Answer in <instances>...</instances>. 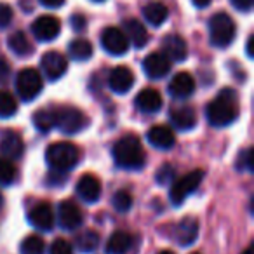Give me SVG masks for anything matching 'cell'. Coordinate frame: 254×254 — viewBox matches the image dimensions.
Instances as JSON below:
<instances>
[{"mask_svg":"<svg viewBox=\"0 0 254 254\" xmlns=\"http://www.w3.org/2000/svg\"><path fill=\"white\" fill-rule=\"evenodd\" d=\"M61 32V21L54 16H40L33 21L32 33L39 42H51Z\"/></svg>","mask_w":254,"mask_h":254,"instance_id":"obj_10","label":"cell"},{"mask_svg":"<svg viewBox=\"0 0 254 254\" xmlns=\"http://www.w3.org/2000/svg\"><path fill=\"white\" fill-rule=\"evenodd\" d=\"M12 21V7L7 4H0V30L7 28Z\"/></svg>","mask_w":254,"mask_h":254,"instance_id":"obj_36","label":"cell"},{"mask_svg":"<svg viewBox=\"0 0 254 254\" xmlns=\"http://www.w3.org/2000/svg\"><path fill=\"white\" fill-rule=\"evenodd\" d=\"M19 251H21V254H44L46 253V244H44L42 237L30 235L21 242Z\"/></svg>","mask_w":254,"mask_h":254,"instance_id":"obj_31","label":"cell"},{"mask_svg":"<svg viewBox=\"0 0 254 254\" xmlns=\"http://www.w3.org/2000/svg\"><path fill=\"white\" fill-rule=\"evenodd\" d=\"M101 46L110 56H124L129 51V40L120 28L108 26L101 33Z\"/></svg>","mask_w":254,"mask_h":254,"instance_id":"obj_8","label":"cell"},{"mask_svg":"<svg viewBox=\"0 0 254 254\" xmlns=\"http://www.w3.org/2000/svg\"><path fill=\"white\" fill-rule=\"evenodd\" d=\"M113 160L122 169H141L146 162V153L136 136H124L112 148Z\"/></svg>","mask_w":254,"mask_h":254,"instance_id":"obj_2","label":"cell"},{"mask_svg":"<svg viewBox=\"0 0 254 254\" xmlns=\"http://www.w3.org/2000/svg\"><path fill=\"white\" fill-rule=\"evenodd\" d=\"M230 2H232L233 7L240 12H249L254 4V0H230Z\"/></svg>","mask_w":254,"mask_h":254,"instance_id":"obj_39","label":"cell"},{"mask_svg":"<svg viewBox=\"0 0 254 254\" xmlns=\"http://www.w3.org/2000/svg\"><path fill=\"white\" fill-rule=\"evenodd\" d=\"M98 246H99V235L94 230H87V232L80 233L77 237V247L80 253H92Z\"/></svg>","mask_w":254,"mask_h":254,"instance_id":"obj_30","label":"cell"},{"mask_svg":"<svg viewBox=\"0 0 254 254\" xmlns=\"http://www.w3.org/2000/svg\"><path fill=\"white\" fill-rule=\"evenodd\" d=\"M46 160L51 166L53 171H70L80 160V152L73 143L68 141H60V143H53L49 148L46 150Z\"/></svg>","mask_w":254,"mask_h":254,"instance_id":"obj_3","label":"cell"},{"mask_svg":"<svg viewBox=\"0 0 254 254\" xmlns=\"http://www.w3.org/2000/svg\"><path fill=\"white\" fill-rule=\"evenodd\" d=\"M143 70L150 78H164L171 71V61L162 53H152L143 61Z\"/></svg>","mask_w":254,"mask_h":254,"instance_id":"obj_16","label":"cell"},{"mask_svg":"<svg viewBox=\"0 0 254 254\" xmlns=\"http://www.w3.org/2000/svg\"><path fill=\"white\" fill-rule=\"evenodd\" d=\"M209 4H211V0H193V5H195V7H198V9L207 7Z\"/></svg>","mask_w":254,"mask_h":254,"instance_id":"obj_44","label":"cell"},{"mask_svg":"<svg viewBox=\"0 0 254 254\" xmlns=\"http://www.w3.org/2000/svg\"><path fill=\"white\" fill-rule=\"evenodd\" d=\"M33 124H35L37 131L49 132L53 127H56V112L54 110H39L33 113Z\"/></svg>","mask_w":254,"mask_h":254,"instance_id":"obj_28","label":"cell"},{"mask_svg":"<svg viewBox=\"0 0 254 254\" xmlns=\"http://www.w3.org/2000/svg\"><path fill=\"white\" fill-rule=\"evenodd\" d=\"M253 44H254V37L249 35V39H247V42H246V53H247V56H249V58L254 56V53H253Z\"/></svg>","mask_w":254,"mask_h":254,"instance_id":"obj_43","label":"cell"},{"mask_svg":"<svg viewBox=\"0 0 254 254\" xmlns=\"http://www.w3.org/2000/svg\"><path fill=\"white\" fill-rule=\"evenodd\" d=\"M54 112H56V127H60V131L64 134H77L87 126V117L77 108L63 106Z\"/></svg>","mask_w":254,"mask_h":254,"instance_id":"obj_7","label":"cell"},{"mask_svg":"<svg viewBox=\"0 0 254 254\" xmlns=\"http://www.w3.org/2000/svg\"><path fill=\"white\" fill-rule=\"evenodd\" d=\"M49 254H73V247L68 240L64 239H56L51 244Z\"/></svg>","mask_w":254,"mask_h":254,"instance_id":"obj_34","label":"cell"},{"mask_svg":"<svg viewBox=\"0 0 254 254\" xmlns=\"http://www.w3.org/2000/svg\"><path fill=\"white\" fill-rule=\"evenodd\" d=\"M237 35L235 21L226 12H216L209 19V39L214 47H228Z\"/></svg>","mask_w":254,"mask_h":254,"instance_id":"obj_4","label":"cell"},{"mask_svg":"<svg viewBox=\"0 0 254 254\" xmlns=\"http://www.w3.org/2000/svg\"><path fill=\"white\" fill-rule=\"evenodd\" d=\"M159 254H174V253H171V251H160Z\"/></svg>","mask_w":254,"mask_h":254,"instance_id":"obj_46","label":"cell"},{"mask_svg":"<svg viewBox=\"0 0 254 254\" xmlns=\"http://www.w3.org/2000/svg\"><path fill=\"white\" fill-rule=\"evenodd\" d=\"M92 2H105V0H92Z\"/></svg>","mask_w":254,"mask_h":254,"instance_id":"obj_48","label":"cell"},{"mask_svg":"<svg viewBox=\"0 0 254 254\" xmlns=\"http://www.w3.org/2000/svg\"><path fill=\"white\" fill-rule=\"evenodd\" d=\"M39 2L44 7H49V9H58L64 4V0H39Z\"/></svg>","mask_w":254,"mask_h":254,"instance_id":"obj_42","label":"cell"},{"mask_svg":"<svg viewBox=\"0 0 254 254\" xmlns=\"http://www.w3.org/2000/svg\"><path fill=\"white\" fill-rule=\"evenodd\" d=\"M28 221L32 223L35 228L42 230V232H51L54 226V212L47 202H40L37 204L32 211L28 212Z\"/></svg>","mask_w":254,"mask_h":254,"instance_id":"obj_15","label":"cell"},{"mask_svg":"<svg viewBox=\"0 0 254 254\" xmlns=\"http://www.w3.org/2000/svg\"><path fill=\"white\" fill-rule=\"evenodd\" d=\"M18 112V101L7 91H0V119H9Z\"/></svg>","mask_w":254,"mask_h":254,"instance_id":"obj_29","label":"cell"},{"mask_svg":"<svg viewBox=\"0 0 254 254\" xmlns=\"http://www.w3.org/2000/svg\"><path fill=\"white\" fill-rule=\"evenodd\" d=\"M202 180H204V171H200V169H195V171H191V173L185 174L183 178H180V180L171 187V191H169V198H171V202H173V205L178 207V205L183 204L188 195L193 193V191L200 187Z\"/></svg>","mask_w":254,"mask_h":254,"instance_id":"obj_6","label":"cell"},{"mask_svg":"<svg viewBox=\"0 0 254 254\" xmlns=\"http://www.w3.org/2000/svg\"><path fill=\"white\" fill-rule=\"evenodd\" d=\"M132 246V237L126 232H115L106 242V254H126Z\"/></svg>","mask_w":254,"mask_h":254,"instance_id":"obj_25","label":"cell"},{"mask_svg":"<svg viewBox=\"0 0 254 254\" xmlns=\"http://www.w3.org/2000/svg\"><path fill=\"white\" fill-rule=\"evenodd\" d=\"M136 106H138V110H141V112L145 113H155L160 110V106H162V96H160V92L157 91V89H143L141 92H139L138 96H136Z\"/></svg>","mask_w":254,"mask_h":254,"instance_id":"obj_22","label":"cell"},{"mask_svg":"<svg viewBox=\"0 0 254 254\" xmlns=\"http://www.w3.org/2000/svg\"><path fill=\"white\" fill-rule=\"evenodd\" d=\"M7 46H9V49H11L12 53L18 54V56H23V58L28 56V54H32V51H33L28 37H26L23 32H14V33H12V35L9 37V40H7Z\"/></svg>","mask_w":254,"mask_h":254,"instance_id":"obj_26","label":"cell"},{"mask_svg":"<svg viewBox=\"0 0 254 254\" xmlns=\"http://www.w3.org/2000/svg\"><path fill=\"white\" fill-rule=\"evenodd\" d=\"M112 204L119 212H127L132 207V195L127 190H119L115 195H113Z\"/></svg>","mask_w":254,"mask_h":254,"instance_id":"obj_32","label":"cell"},{"mask_svg":"<svg viewBox=\"0 0 254 254\" xmlns=\"http://www.w3.org/2000/svg\"><path fill=\"white\" fill-rule=\"evenodd\" d=\"M23 152H25V143H23V138L14 131H5L2 134V139H0V153L2 157L7 160H16L21 159Z\"/></svg>","mask_w":254,"mask_h":254,"instance_id":"obj_13","label":"cell"},{"mask_svg":"<svg viewBox=\"0 0 254 254\" xmlns=\"http://www.w3.org/2000/svg\"><path fill=\"white\" fill-rule=\"evenodd\" d=\"M16 92L25 103H30L42 92L44 80L42 75L35 68H23L16 77Z\"/></svg>","mask_w":254,"mask_h":254,"instance_id":"obj_5","label":"cell"},{"mask_svg":"<svg viewBox=\"0 0 254 254\" xmlns=\"http://www.w3.org/2000/svg\"><path fill=\"white\" fill-rule=\"evenodd\" d=\"M240 254H253V247H247V249H244Z\"/></svg>","mask_w":254,"mask_h":254,"instance_id":"obj_45","label":"cell"},{"mask_svg":"<svg viewBox=\"0 0 254 254\" xmlns=\"http://www.w3.org/2000/svg\"><path fill=\"white\" fill-rule=\"evenodd\" d=\"M146 138H148L150 145L159 150H171L176 143L174 132L167 126H153L146 134Z\"/></svg>","mask_w":254,"mask_h":254,"instance_id":"obj_21","label":"cell"},{"mask_svg":"<svg viewBox=\"0 0 254 254\" xmlns=\"http://www.w3.org/2000/svg\"><path fill=\"white\" fill-rule=\"evenodd\" d=\"M9 73H11V66H9V63L4 60V58H0V82L7 80Z\"/></svg>","mask_w":254,"mask_h":254,"instance_id":"obj_40","label":"cell"},{"mask_svg":"<svg viewBox=\"0 0 254 254\" xmlns=\"http://www.w3.org/2000/svg\"><path fill=\"white\" fill-rule=\"evenodd\" d=\"M191 254H198V253H191Z\"/></svg>","mask_w":254,"mask_h":254,"instance_id":"obj_49","label":"cell"},{"mask_svg":"<svg viewBox=\"0 0 254 254\" xmlns=\"http://www.w3.org/2000/svg\"><path fill=\"white\" fill-rule=\"evenodd\" d=\"M40 66H42V71L47 77V80L54 82L66 73L68 60L61 53H58V51H49L40 60Z\"/></svg>","mask_w":254,"mask_h":254,"instance_id":"obj_9","label":"cell"},{"mask_svg":"<svg viewBox=\"0 0 254 254\" xmlns=\"http://www.w3.org/2000/svg\"><path fill=\"white\" fill-rule=\"evenodd\" d=\"M2 204H4V198H2V195H0V207H2Z\"/></svg>","mask_w":254,"mask_h":254,"instance_id":"obj_47","label":"cell"},{"mask_svg":"<svg viewBox=\"0 0 254 254\" xmlns=\"http://www.w3.org/2000/svg\"><path fill=\"white\" fill-rule=\"evenodd\" d=\"M71 21V26H73V30H77V32H82V30L85 28V18L80 14H75L73 18L70 19Z\"/></svg>","mask_w":254,"mask_h":254,"instance_id":"obj_41","label":"cell"},{"mask_svg":"<svg viewBox=\"0 0 254 254\" xmlns=\"http://www.w3.org/2000/svg\"><path fill=\"white\" fill-rule=\"evenodd\" d=\"M239 169H246V171H253L254 164H253V148H247L246 152L242 153V157L239 159Z\"/></svg>","mask_w":254,"mask_h":254,"instance_id":"obj_37","label":"cell"},{"mask_svg":"<svg viewBox=\"0 0 254 254\" xmlns=\"http://www.w3.org/2000/svg\"><path fill=\"white\" fill-rule=\"evenodd\" d=\"M58 219H60V226L64 230H77L84 221L82 211L73 200H63L58 209Z\"/></svg>","mask_w":254,"mask_h":254,"instance_id":"obj_11","label":"cell"},{"mask_svg":"<svg viewBox=\"0 0 254 254\" xmlns=\"http://www.w3.org/2000/svg\"><path fill=\"white\" fill-rule=\"evenodd\" d=\"M169 94L174 96L176 99H187L193 94L195 91V80L190 73L187 71H180L173 77L169 84Z\"/></svg>","mask_w":254,"mask_h":254,"instance_id":"obj_18","label":"cell"},{"mask_svg":"<svg viewBox=\"0 0 254 254\" xmlns=\"http://www.w3.org/2000/svg\"><path fill=\"white\" fill-rule=\"evenodd\" d=\"M64 181H66V176H64V173H61V171H51L49 178H47V183L53 185V187H60Z\"/></svg>","mask_w":254,"mask_h":254,"instance_id":"obj_38","label":"cell"},{"mask_svg":"<svg viewBox=\"0 0 254 254\" xmlns=\"http://www.w3.org/2000/svg\"><path fill=\"white\" fill-rule=\"evenodd\" d=\"M68 54L75 61H87L92 56V44L85 39H75L68 46Z\"/></svg>","mask_w":254,"mask_h":254,"instance_id":"obj_27","label":"cell"},{"mask_svg":"<svg viewBox=\"0 0 254 254\" xmlns=\"http://www.w3.org/2000/svg\"><path fill=\"white\" fill-rule=\"evenodd\" d=\"M77 193L84 202L92 204L101 197V183L92 174H84L77 183Z\"/></svg>","mask_w":254,"mask_h":254,"instance_id":"obj_19","label":"cell"},{"mask_svg":"<svg viewBox=\"0 0 254 254\" xmlns=\"http://www.w3.org/2000/svg\"><path fill=\"white\" fill-rule=\"evenodd\" d=\"M124 33H126L129 44H132L134 47L141 49L148 44V30L146 26H143L141 21H138L136 18L124 19Z\"/></svg>","mask_w":254,"mask_h":254,"instance_id":"obj_17","label":"cell"},{"mask_svg":"<svg viewBox=\"0 0 254 254\" xmlns=\"http://www.w3.org/2000/svg\"><path fill=\"white\" fill-rule=\"evenodd\" d=\"M162 54L167 58L169 61H185L188 58V46H187V40L183 39L181 35H167L164 37L162 40Z\"/></svg>","mask_w":254,"mask_h":254,"instance_id":"obj_12","label":"cell"},{"mask_svg":"<svg viewBox=\"0 0 254 254\" xmlns=\"http://www.w3.org/2000/svg\"><path fill=\"white\" fill-rule=\"evenodd\" d=\"M155 178H157V181H159L160 185L171 183V180L174 178V167H171L169 164H164V166L159 169V173H157Z\"/></svg>","mask_w":254,"mask_h":254,"instance_id":"obj_35","label":"cell"},{"mask_svg":"<svg viewBox=\"0 0 254 254\" xmlns=\"http://www.w3.org/2000/svg\"><path fill=\"white\" fill-rule=\"evenodd\" d=\"M207 122L214 127H226L239 119V98L233 89H223L205 108Z\"/></svg>","mask_w":254,"mask_h":254,"instance_id":"obj_1","label":"cell"},{"mask_svg":"<svg viewBox=\"0 0 254 254\" xmlns=\"http://www.w3.org/2000/svg\"><path fill=\"white\" fill-rule=\"evenodd\" d=\"M171 122L180 131H190L197 126V115L190 106H183V108H176L171 113Z\"/></svg>","mask_w":254,"mask_h":254,"instance_id":"obj_23","label":"cell"},{"mask_svg":"<svg viewBox=\"0 0 254 254\" xmlns=\"http://www.w3.org/2000/svg\"><path fill=\"white\" fill-rule=\"evenodd\" d=\"M178 244L180 246H190L197 240L198 237V221L191 216L183 218L176 226V232H174Z\"/></svg>","mask_w":254,"mask_h":254,"instance_id":"obj_20","label":"cell"},{"mask_svg":"<svg viewBox=\"0 0 254 254\" xmlns=\"http://www.w3.org/2000/svg\"><path fill=\"white\" fill-rule=\"evenodd\" d=\"M143 16L152 26H162L169 18V11L162 2H150L143 7Z\"/></svg>","mask_w":254,"mask_h":254,"instance_id":"obj_24","label":"cell"},{"mask_svg":"<svg viewBox=\"0 0 254 254\" xmlns=\"http://www.w3.org/2000/svg\"><path fill=\"white\" fill-rule=\"evenodd\" d=\"M134 84V73L127 66H115L110 71L108 85L115 94H126Z\"/></svg>","mask_w":254,"mask_h":254,"instance_id":"obj_14","label":"cell"},{"mask_svg":"<svg viewBox=\"0 0 254 254\" xmlns=\"http://www.w3.org/2000/svg\"><path fill=\"white\" fill-rule=\"evenodd\" d=\"M14 178H16V169L12 166V162L4 159V157H0V185L7 187V185H11L14 181Z\"/></svg>","mask_w":254,"mask_h":254,"instance_id":"obj_33","label":"cell"}]
</instances>
